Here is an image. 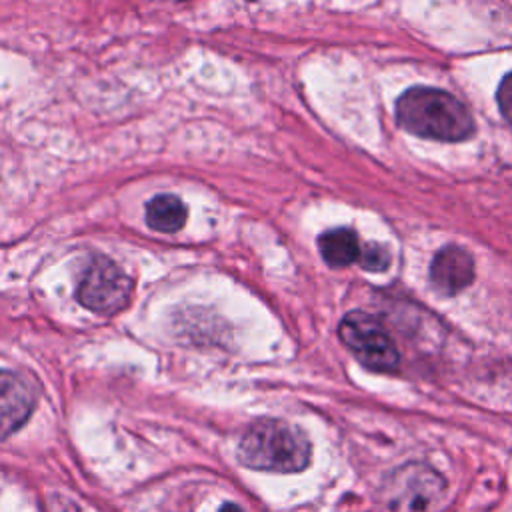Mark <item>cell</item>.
Instances as JSON below:
<instances>
[{"label": "cell", "mask_w": 512, "mask_h": 512, "mask_svg": "<svg viewBox=\"0 0 512 512\" xmlns=\"http://www.w3.org/2000/svg\"><path fill=\"white\" fill-rule=\"evenodd\" d=\"M338 336L362 366L378 372L398 366V348L376 316L360 310L348 312L340 320Z\"/></svg>", "instance_id": "4"}, {"label": "cell", "mask_w": 512, "mask_h": 512, "mask_svg": "<svg viewBox=\"0 0 512 512\" xmlns=\"http://www.w3.org/2000/svg\"><path fill=\"white\" fill-rule=\"evenodd\" d=\"M358 262L364 270H370V272H380L388 266L390 262V256H388V250L386 246H380V244H368L366 248L360 250V256H358Z\"/></svg>", "instance_id": "10"}, {"label": "cell", "mask_w": 512, "mask_h": 512, "mask_svg": "<svg viewBox=\"0 0 512 512\" xmlns=\"http://www.w3.org/2000/svg\"><path fill=\"white\" fill-rule=\"evenodd\" d=\"M156 2H184V0H156Z\"/></svg>", "instance_id": "13"}, {"label": "cell", "mask_w": 512, "mask_h": 512, "mask_svg": "<svg viewBox=\"0 0 512 512\" xmlns=\"http://www.w3.org/2000/svg\"><path fill=\"white\" fill-rule=\"evenodd\" d=\"M380 500L390 512H442L448 506V482L432 466L408 462L384 476Z\"/></svg>", "instance_id": "3"}, {"label": "cell", "mask_w": 512, "mask_h": 512, "mask_svg": "<svg viewBox=\"0 0 512 512\" xmlns=\"http://www.w3.org/2000/svg\"><path fill=\"white\" fill-rule=\"evenodd\" d=\"M186 222V206L174 194H158L146 204V224L162 234L178 232Z\"/></svg>", "instance_id": "9"}, {"label": "cell", "mask_w": 512, "mask_h": 512, "mask_svg": "<svg viewBox=\"0 0 512 512\" xmlns=\"http://www.w3.org/2000/svg\"><path fill=\"white\" fill-rule=\"evenodd\" d=\"M218 512H244V510L238 504H234V502H226V504L220 506Z\"/></svg>", "instance_id": "12"}, {"label": "cell", "mask_w": 512, "mask_h": 512, "mask_svg": "<svg viewBox=\"0 0 512 512\" xmlns=\"http://www.w3.org/2000/svg\"><path fill=\"white\" fill-rule=\"evenodd\" d=\"M496 100H498V108H500L502 116L512 124V72L502 78L498 92H496Z\"/></svg>", "instance_id": "11"}, {"label": "cell", "mask_w": 512, "mask_h": 512, "mask_svg": "<svg viewBox=\"0 0 512 512\" xmlns=\"http://www.w3.org/2000/svg\"><path fill=\"white\" fill-rule=\"evenodd\" d=\"M474 280V258L460 246H446L436 252L430 264V282L442 296L462 292Z\"/></svg>", "instance_id": "7"}, {"label": "cell", "mask_w": 512, "mask_h": 512, "mask_svg": "<svg viewBox=\"0 0 512 512\" xmlns=\"http://www.w3.org/2000/svg\"><path fill=\"white\" fill-rule=\"evenodd\" d=\"M132 290V278L114 260L98 254L92 256L84 268L76 288V298L84 308L110 316L128 304Z\"/></svg>", "instance_id": "5"}, {"label": "cell", "mask_w": 512, "mask_h": 512, "mask_svg": "<svg viewBox=\"0 0 512 512\" xmlns=\"http://www.w3.org/2000/svg\"><path fill=\"white\" fill-rule=\"evenodd\" d=\"M398 124L424 138L458 142L474 132L470 110L450 92L416 86L406 90L396 102Z\"/></svg>", "instance_id": "2"}, {"label": "cell", "mask_w": 512, "mask_h": 512, "mask_svg": "<svg viewBox=\"0 0 512 512\" xmlns=\"http://www.w3.org/2000/svg\"><path fill=\"white\" fill-rule=\"evenodd\" d=\"M320 256L332 268H344L358 260L360 244L358 236L350 228H332L318 238Z\"/></svg>", "instance_id": "8"}, {"label": "cell", "mask_w": 512, "mask_h": 512, "mask_svg": "<svg viewBox=\"0 0 512 512\" xmlns=\"http://www.w3.org/2000/svg\"><path fill=\"white\" fill-rule=\"evenodd\" d=\"M36 396L30 384L12 370L0 368V438L14 434L30 418Z\"/></svg>", "instance_id": "6"}, {"label": "cell", "mask_w": 512, "mask_h": 512, "mask_svg": "<svg viewBox=\"0 0 512 512\" xmlns=\"http://www.w3.org/2000/svg\"><path fill=\"white\" fill-rule=\"evenodd\" d=\"M236 456L252 470L294 474L310 464L312 446L298 426L278 418H260L242 434Z\"/></svg>", "instance_id": "1"}]
</instances>
